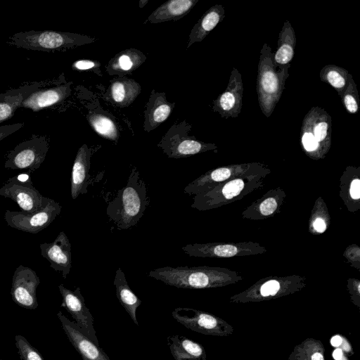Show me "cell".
<instances>
[{
	"mask_svg": "<svg viewBox=\"0 0 360 360\" xmlns=\"http://www.w3.org/2000/svg\"><path fill=\"white\" fill-rule=\"evenodd\" d=\"M61 327L70 342L83 360H111L106 353L61 311L57 313Z\"/></svg>",
	"mask_w": 360,
	"mask_h": 360,
	"instance_id": "cell-13",
	"label": "cell"
},
{
	"mask_svg": "<svg viewBox=\"0 0 360 360\" xmlns=\"http://www.w3.org/2000/svg\"><path fill=\"white\" fill-rule=\"evenodd\" d=\"M311 360H324L321 353L316 352L311 356Z\"/></svg>",
	"mask_w": 360,
	"mask_h": 360,
	"instance_id": "cell-40",
	"label": "cell"
},
{
	"mask_svg": "<svg viewBox=\"0 0 360 360\" xmlns=\"http://www.w3.org/2000/svg\"><path fill=\"white\" fill-rule=\"evenodd\" d=\"M49 148V139L46 135H32L18 144L6 157L4 167L12 169L37 170L45 160Z\"/></svg>",
	"mask_w": 360,
	"mask_h": 360,
	"instance_id": "cell-6",
	"label": "cell"
},
{
	"mask_svg": "<svg viewBox=\"0 0 360 360\" xmlns=\"http://www.w3.org/2000/svg\"><path fill=\"white\" fill-rule=\"evenodd\" d=\"M146 60V56L139 50L127 49L117 54L110 60L107 67L110 75H124L130 74Z\"/></svg>",
	"mask_w": 360,
	"mask_h": 360,
	"instance_id": "cell-24",
	"label": "cell"
},
{
	"mask_svg": "<svg viewBox=\"0 0 360 360\" xmlns=\"http://www.w3.org/2000/svg\"><path fill=\"white\" fill-rule=\"evenodd\" d=\"M314 226L315 229L319 233H323L326 228V223L321 218H317L315 220Z\"/></svg>",
	"mask_w": 360,
	"mask_h": 360,
	"instance_id": "cell-37",
	"label": "cell"
},
{
	"mask_svg": "<svg viewBox=\"0 0 360 360\" xmlns=\"http://www.w3.org/2000/svg\"><path fill=\"white\" fill-rule=\"evenodd\" d=\"M148 276L179 288L201 289L217 286L220 283L217 270L207 266H165L150 271Z\"/></svg>",
	"mask_w": 360,
	"mask_h": 360,
	"instance_id": "cell-4",
	"label": "cell"
},
{
	"mask_svg": "<svg viewBox=\"0 0 360 360\" xmlns=\"http://www.w3.org/2000/svg\"><path fill=\"white\" fill-rule=\"evenodd\" d=\"M49 86V82L41 81L24 84L0 94V123L11 118L20 107L23 100L34 91Z\"/></svg>",
	"mask_w": 360,
	"mask_h": 360,
	"instance_id": "cell-17",
	"label": "cell"
},
{
	"mask_svg": "<svg viewBox=\"0 0 360 360\" xmlns=\"http://www.w3.org/2000/svg\"><path fill=\"white\" fill-rule=\"evenodd\" d=\"M100 64L96 61L90 60H79L75 61L72 65V68L78 70H90L93 68L99 66Z\"/></svg>",
	"mask_w": 360,
	"mask_h": 360,
	"instance_id": "cell-35",
	"label": "cell"
},
{
	"mask_svg": "<svg viewBox=\"0 0 360 360\" xmlns=\"http://www.w3.org/2000/svg\"><path fill=\"white\" fill-rule=\"evenodd\" d=\"M277 207V202L273 198H269L264 200L260 206L259 210L261 213L264 216L271 214Z\"/></svg>",
	"mask_w": 360,
	"mask_h": 360,
	"instance_id": "cell-34",
	"label": "cell"
},
{
	"mask_svg": "<svg viewBox=\"0 0 360 360\" xmlns=\"http://www.w3.org/2000/svg\"><path fill=\"white\" fill-rule=\"evenodd\" d=\"M280 284L277 281L271 280L266 282L260 289L262 295H274L279 290Z\"/></svg>",
	"mask_w": 360,
	"mask_h": 360,
	"instance_id": "cell-32",
	"label": "cell"
},
{
	"mask_svg": "<svg viewBox=\"0 0 360 360\" xmlns=\"http://www.w3.org/2000/svg\"><path fill=\"white\" fill-rule=\"evenodd\" d=\"M39 283L40 278L33 269L20 265L15 270L12 278V300L22 308L36 309L38 307L36 290Z\"/></svg>",
	"mask_w": 360,
	"mask_h": 360,
	"instance_id": "cell-10",
	"label": "cell"
},
{
	"mask_svg": "<svg viewBox=\"0 0 360 360\" xmlns=\"http://www.w3.org/2000/svg\"><path fill=\"white\" fill-rule=\"evenodd\" d=\"M273 56L270 46L264 44L259 53L256 89L259 105L266 117L271 115L281 98L290 67V63L276 65Z\"/></svg>",
	"mask_w": 360,
	"mask_h": 360,
	"instance_id": "cell-2",
	"label": "cell"
},
{
	"mask_svg": "<svg viewBox=\"0 0 360 360\" xmlns=\"http://www.w3.org/2000/svg\"><path fill=\"white\" fill-rule=\"evenodd\" d=\"M147 3H148V0H141V1H139V7L140 8L143 7L146 5V4H147Z\"/></svg>",
	"mask_w": 360,
	"mask_h": 360,
	"instance_id": "cell-41",
	"label": "cell"
},
{
	"mask_svg": "<svg viewBox=\"0 0 360 360\" xmlns=\"http://www.w3.org/2000/svg\"><path fill=\"white\" fill-rule=\"evenodd\" d=\"M110 98L115 105L128 106L141 92V86L134 79L123 78L112 82L109 88Z\"/></svg>",
	"mask_w": 360,
	"mask_h": 360,
	"instance_id": "cell-25",
	"label": "cell"
},
{
	"mask_svg": "<svg viewBox=\"0 0 360 360\" xmlns=\"http://www.w3.org/2000/svg\"><path fill=\"white\" fill-rule=\"evenodd\" d=\"M15 344L21 360H44L41 354L24 336L15 335Z\"/></svg>",
	"mask_w": 360,
	"mask_h": 360,
	"instance_id": "cell-30",
	"label": "cell"
},
{
	"mask_svg": "<svg viewBox=\"0 0 360 360\" xmlns=\"http://www.w3.org/2000/svg\"><path fill=\"white\" fill-rule=\"evenodd\" d=\"M172 105L167 102L165 94L152 92L145 112L144 128L149 131L162 123L169 117Z\"/></svg>",
	"mask_w": 360,
	"mask_h": 360,
	"instance_id": "cell-23",
	"label": "cell"
},
{
	"mask_svg": "<svg viewBox=\"0 0 360 360\" xmlns=\"http://www.w3.org/2000/svg\"><path fill=\"white\" fill-rule=\"evenodd\" d=\"M352 75L345 68L335 65H325L320 71V79L329 84L341 98L349 85Z\"/></svg>",
	"mask_w": 360,
	"mask_h": 360,
	"instance_id": "cell-27",
	"label": "cell"
},
{
	"mask_svg": "<svg viewBox=\"0 0 360 360\" xmlns=\"http://www.w3.org/2000/svg\"><path fill=\"white\" fill-rule=\"evenodd\" d=\"M41 255L46 259L50 266L56 271H60L63 278H66L72 266L70 242L63 231H60L56 238L50 243L39 245Z\"/></svg>",
	"mask_w": 360,
	"mask_h": 360,
	"instance_id": "cell-15",
	"label": "cell"
},
{
	"mask_svg": "<svg viewBox=\"0 0 360 360\" xmlns=\"http://www.w3.org/2000/svg\"><path fill=\"white\" fill-rule=\"evenodd\" d=\"M94 38L75 33L51 30L18 32L10 37L7 44L32 51H55L89 44Z\"/></svg>",
	"mask_w": 360,
	"mask_h": 360,
	"instance_id": "cell-3",
	"label": "cell"
},
{
	"mask_svg": "<svg viewBox=\"0 0 360 360\" xmlns=\"http://www.w3.org/2000/svg\"><path fill=\"white\" fill-rule=\"evenodd\" d=\"M342 356V351L340 348L335 349L333 352V357L335 360H340Z\"/></svg>",
	"mask_w": 360,
	"mask_h": 360,
	"instance_id": "cell-39",
	"label": "cell"
},
{
	"mask_svg": "<svg viewBox=\"0 0 360 360\" xmlns=\"http://www.w3.org/2000/svg\"><path fill=\"white\" fill-rule=\"evenodd\" d=\"M342 342V339L339 335H335V336L333 337L330 340V343H331L332 346H333V347H338L341 345Z\"/></svg>",
	"mask_w": 360,
	"mask_h": 360,
	"instance_id": "cell-38",
	"label": "cell"
},
{
	"mask_svg": "<svg viewBox=\"0 0 360 360\" xmlns=\"http://www.w3.org/2000/svg\"><path fill=\"white\" fill-rule=\"evenodd\" d=\"M243 187V181L242 179H237L226 184L223 187L221 192L226 199H232L240 193Z\"/></svg>",
	"mask_w": 360,
	"mask_h": 360,
	"instance_id": "cell-31",
	"label": "cell"
},
{
	"mask_svg": "<svg viewBox=\"0 0 360 360\" xmlns=\"http://www.w3.org/2000/svg\"><path fill=\"white\" fill-rule=\"evenodd\" d=\"M113 283L115 287L116 296L120 304L129 315L133 322L139 326L136 310L141 304V300L129 286L124 274L120 267L115 272Z\"/></svg>",
	"mask_w": 360,
	"mask_h": 360,
	"instance_id": "cell-22",
	"label": "cell"
},
{
	"mask_svg": "<svg viewBox=\"0 0 360 360\" xmlns=\"http://www.w3.org/2000/svg\"><path fill=\"white\" fill-rule=\"evenodd\" d=\"M91 151L86 144L78 150L72 168L70 193L72 200L80 194L87 193Z\"/></svg>",
	"mask_w": 360,
	"mask_h": 360,
	"instance_id": "cell-18",
	"label": "cell"
},
{
	"mask_svg": "<svg viewBox=\"0 0 360 360\" xmlns=\"http://www.w3.org/2000/svg\"><path fill=\"white\" fill-rule=\"evenodd\" d=\"M342 104L350 114H356L359 109V96L356 84L352 77H349V85L341 97Z\"/></svg>",
	"mask_w": 360,
	"mask_h": 360,
	"instance_id": "cell-29",
	"label": "cell"
},
{
	"mask_svg": "<svg viewBox=\"0 0 360 360\" xmlns=\"http://www.w3.org/2000/svg\"><path fill=\"white\" fill-rule=\"evenodd\" d=\"M70 92V83L40 88L25 98L20 107L37 112L61 103Z\"/></svg>",
	"mask_w": 360,
	"mask_h": 360,
	"instance_id": "cell-16",
	"label": "cell"
},
{
	"mask_svg": "<svg viewBox=\"0 0 360 360\" xmlns=\"http://www.w3.org/2000/svg\"><path fill=\"white\" fill-rule=\"evenodd\" d=\"M167 345L174 360H206L203 347L186 336L169 335Z\"/></svg>",
	"mask_w": 360,
	"mask_h": 360,
	"instance_id": "cell-19",
	"label": "cell"
},
{
	"mask_svg": "<svg viewBox=\"0 0 360 360\" xmlns=\"http://www.w3.org/2000/svg\"><path fill=\"white\" fill-rule=\"evenodd\" d=\"M350 195L354 199L360 198V180L359 179L352 181L350 186Z\"/></svg>",
	"mask_w": 360,
	"mask_h": 360,
	"instance_id": "cell-36",
	"label": "cell"
},
{
	"mask_svg": "<svg viewBox=\"0 0 360 360\" xmlns=\"http://www.w3.org/2000/svg\"><path fill=\"white\" fill-rule=\"evenodd\" d=\"M61 209L58 202L49 198L47 203L37 212L26 213L8 210L5 212L4 219L11 228L30 233H38L55 220Z\"/></svg>",
	"mask_w": 360,
	"mask_h": 360,
	"instance_id": "cell-8",
	"label": "cell"
},
{
	"mask_svg": "<svg viewBox=\"0 0 360 360\" xmlns=\"http://www.w3.org/2000/svg\"><path fill=\"white\" fill-rule=\"evenodd\" d=\"M296 45V37L290 22L286 20L279 33L278 46L274 53V63L278 65L290 63L294 56Z\"/></svg>",
	"mask_w": 360,
	"mask_h": 360,
	"instance_id": "cell-26",
	"label": "cell"
},
{
	"mask_svg": "<svg viewBox=\"0 0 360 360\" xmlns=\"http://www.w3.org/2000/svg\"><path fill=\"white\" fill-rule=\"evenodd\" d=\"M62 296L61 307L66 309L75 320L77 326L96 344L99 345L94 326V317L86 306L80 288L74 290L65 288L63 284L58 286Z\"/></svg>",
	"mask_w": 360,
	"mask_h": 360,
	"instance_id": "cell-9",
	"label": "cell"
},
{
	"mask_svg": "<svg viewBox=\"0 0 360 360\" xmlns=\"http://www.w3.org/2000/svg\"><path fill=\"white\" fill-rule=\"evenodd\" d=\"M172 317L186 328L206 335H221L225 323L207 312L188 307H177Z\"/></svg>",
	"mask_w": 360,
	"mask_h": 360,
	"instance_id": "cell-11",
	"label": "cell"
},
{
	"mask_svg": "<svg viewBox=\"0 0 360 360\" xmlns=\"http://www.w3.org/2000/svg\"><path fill=\"white\" fill-rule=\"evenodd\" d=\"M242 75L233 68L226 89L213 101V110L222 118H236L243 106Z\"/></svg>",
	"mask_w": 360,
	"mask_h": 360,
	"instance_id": "cell-12",
	"label": "cell"
},
{
	"mask_svg": "<svg viewBox=\"0 0 360 360\" xmlns=\"http://www.w3.org/2000/svg\"><path fill=\"white\" fill-rule=\"evenodd\" d=\"M300 132L307 152L326 151L331 143L332 117L323 108L312 107L303 119Z\"/></svg>",
	"mask_w": 360,
	"mask_h": 360,
	"instance_id": "cell-5",
	"label": "cell"
},
{
	"mask_svg": "<svg viewBox=\"0 0 360 360\" xmlns=\"http://www.w3.org/2000/svg\"><path fill=\"white\" fill-rule=\"evenodd\" d=\"M149 202L145 182L134 167L126 186L108 202L106 214L118 229H129L143 217Z\"/></svg>",
	"mask_w": 360,
	"mask_h": 360,
	"instance_id": "cell-1",
	"label": "cell"
},
{
	"mask_svg": "<svg viewBox=\"0 0 360 360\" xmlns=\"http://www.w3.org/2000/svg\"><path fill=\"white\" fill-rule=\"evenodd\" d=\"M165 153L172 158H181L212 150L216 146L205 143L186 134L168 132L158 144Z\"/></svg>",
	"mask_w": 360,
	"mask_h": 360,
	"instance_id": "cell-14",
	"label": "cell"
},
{
	"mask_svg": "<svg viewBox=\"0 0 360 360\" xmlns=\"http://www.w3.org/2000/svg\"><path fill=\"white\" fill-rule=\"evenodd\" d=\"M93 129L101 136L117 141L118 130L115 122L109 117L100 113H91L87 116Z\"/></svg>",
	"mask_w": 360,
	"mask_h": 360,
	"instance_id": "cell-28",
	"label": "cell"
},
{
	"mask_svg": "<svg viewBox=\"0 0 360 360\" xmlns=\"http://www.w3.org/2000/svg\"><path fill=\"white\" fill-rule=\"evenodd\" d=\"M0 195L15 201L26 213L41 209L49 198L43 196L34 186L29 174H20L9 178L0 188Z\"/></svg>",
	"mask_w": 360,
	"mask_h": 360,
	"instance_id": "cell-7",
	"label": "cell"
},
{
	"mask_svg": "<svg viewBox=\"0 0 360 360\" xmlns=\"http://www.w3.org/2000/svg\"><path fill=\"white\" fill-rule=\"evenodd\" d=\"M198 0H170L160 5L148 17L151 23L176 20L190 12Z\"/></svg>",
	"mask_w": 360,
	"mask_h": 360,
	"instance_id": "cell-21",
	"label": "cell"
},
{
	"mask_svg": "<svg viewBox=\"0 0 360 360\" xmlns=\"http://www.w3.org/2000/svg\"><path fill=\"white\" fill-rule=\"evenodd\" d=\"M0 360H1V359L0 358Z\"/></svg>",
	"mask_w": 360,
	"mask_h": 360,
	"instance_id": "cell-42",
	"label": "cell"
},
{
	"mask_svg": "<svg viewBox=\"0 0 360 360\" xmlns=\"http://www.w3.org/2000/svg\"><path fill=\"white\" fill-rule=\"evenodd\" d=\"M24 123H15L0 126V141L23 127Z\"/></svg>",
	"mask_w": 360,
	"mask_h": 360,
	"instance_id": "cell-33",
	"label": "cell"
},
{
	"mask_svg": "<svg viewBox=\"0 0 360 360\" xmlns=\"http://www.w3.org/2000/svg\"><path fill=\"white\" fill-rule=\"evenodd\" d=\"M224 17L225 9L222 5L217 4L210 8L193 27L188 48L195 42L202 41Z\"/></svg>",
	"mask_w": 360,
	"mask_h": 360,
	"instance_id": "cell-20",
	"label": "cell"
}]
</instances>
